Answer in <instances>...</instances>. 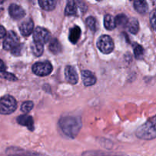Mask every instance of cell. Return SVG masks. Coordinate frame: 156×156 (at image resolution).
Instances as JSON below:
<instances>
[{
    "label": "cell",
    "instance_id": "6da1fadb",
    "mask_svg": "<svg viewBox=\"0 0 156 156\" xmlns=\"http://www.w3.org/2000/svg\"><path fill=\"white\" fill-rule=\"evenodd\" d=\"M59 125L61 130L66 136L71 139H74L80 131L82 121L79 117L64 116L59 120Z\"/></svg>",
    "mask_w": 156,
    "mask_h": 156
},
{
    "label": "cell",
    "instance_id": "7a4b0ae2",
    "mask_svg": "<svg viewBox=\"0 0 156 156\" xmlns=\"http://www.w3.org/2000/svg\"><path fill=\"white\" fill-rule=\"evenodd\" d=\"M136 133V136L141 140H150L156 138V116L140 126Z\"/></svg>",
    "mask_w": 156,
    "mask_h": 156
},
{
    "label": "cell",
    "instance_id": "3957f363",
    "mask_svg": "<svg viewBox=\"0 0 156 156\" xmlns=\"http://www.w3.org/2000/svg\"><path fill=\"white\" fill-rule=\"evenodd\" d=\"M17 101L12 96L5 95L1 98L0 101V112L2 114H10L15 112L17 109Z\"/></svg>",
    "mask_w": 156,
    "mask_h": 156
},
{
    "label": "cell",
    "instance_id": "277c9868",
    "mask_svg": "<svg viewBox=\"0 0 156 156\" xmlns=\"http://www.w3.org/2000/svg\"><path fill=\"white\" fill-rule=\"evenodd\" d=\"M97 47L105 54H109L114 50V43L109 35H102L97 41Z\"/></svg>",
    "mask_w": 156,
    "mask_h": 156
},
{
    "label": "cell",
    "instance_id": "5b68a950",
    "mask_svg": "<svg viewBox=\"0 0 156 156\" xmlns=\"http://www.w3.org/2000/svg\"><path fill=\"white\" fill-rule=\"evenodd\" d=\"M32 71L38 76H47L53 71V66L49 61L37 62L32 66Z\"/></svg>",
    "mask_w": 156,
    "mask_h": 156
},
{
    "label": "cell",
    "instance_id": "8992f818",
    "mask_svg": "<svg viewBox=\"0 0 156 156\" xmlns=\"http://www.w3.org/2000/svg\"><path fill=\"white\" fill-rule=\"evenodd\" d=\"M34 41L44 45L50 42L51 40V34L46 28L42 27H37L33 33Z\"/></svg>",
    "mask_w": 156,
    "mask_h": 156
},
{
    "label": "cell",
    "instance_id": "52a82bcc",
    "mask_svg": "<svg viewBox=\"0 0 156 156\" xmlns=\"http://www.w3.org/2000/svg\"><path fill=\"white\" fill-rule=\"evenodd\" d=\"M19 44V38L18 35L13 30H10L8 32L7 35L3 41L2 47L4 50L12 51L15 47H16Z\"/></svg>",
    "mask_w": 156,
    "mask_h": 156
},
{
    "label": "cell",
    "instance_id": "ba28073f",
    "mask_svg": "<svg viewBox=\"0 0 156 156\" xmlns=\"http://www.w3.org/2000/svg\"><path fill=\"white\" fill-rule=\"evenodd\" d=\"M65 77L67 82L72 85H76L79 82V76L76 68L72 66H67L65 69Z\"/></svg>",
    "mask_w": 156,
    "mask_h": 156
},
{
    "label": "cell",
    "instance_id": "9c48e42d",
    "mask_svg": "<svg viewBox=\"0 0 156 156\" xmlns=\"http://www.w3.org/2000/svg\"><path fill=\"white\" fill-rule=\"evenodd\" d=\"M9 12L10 16L15 20L21 19L25 15V12L22 9V7L15 3H12L9 5Z\"/></svg>",
    "mask_w": 156,
    "mask_h": 156
},
{
    "label": "cell",
    "instance_id": "30bf717a",
    "mask_svg": "<svg viewBox=\"0 0 156 156\" xmlns=\"http://www.w3.org/2000/svg\"><path fill=\"white\" fill-rule=\"evenodd\" d=\"M34 24L31 18H27L24 21H23L19 26V30L21 35L24 37H27L33 32Z\"/></svg>",
    "mask_w": 156,
    "mask_h": 156
},
{
    "label": "cell",
    "instance_id": "8fae6325",
    "mask_svg": "<svg viewBox=\"0 0 156 156\" xmlns=\"http://www.w3.org/2000/svg\"><path fill=\"white\" fill-rule=\"evenodd\" d=\"M17 122L18 124L21 126H24L30 131H33L34 129V124L33 117L27 114L21 115L17 118Z\"/></svg>",
    "mask_w": 156,
    "mask_h": 156
},
{
    "label": "cell",
    "instance_id": "7c38bea8",
    "mask_svg": "<svg viewBox=\"0 0 156 156\" xmlns=\"http://www.w3.org/2000/svg\"><path fill=\"white\" fill-rule=\"evenodd\" d=\"M82 82L85 86H91L94 85L97 82L96 76L88 70H83L82 71Z\"/></svg>",
    "mask_w": 156,
    "mask_h": 156
},
{
    "label": "cell",
    "instance_id": "4fadbf2b",
    "mask_svg": "<svg viewBox=\"0 0 156 156\" xmlns=\"http://www.w3.org/2000/svg\"><path fill=\"white\" fill-rule=\"evenodd\" d=\"M81 34H82V30L79 26H74L70 29L69 34V39L70 42L73 44H76L78 42L81 37Z\"/></svg>",
    "mask_w": 156,
    "mask_h": 156
},
{
    "label": "cell",
    "instance_id": "5bb4252c",
    "mask_svg": "<svg viewBox=\"0 0 156 156\" xmlns=\"http://www.w3.org/2000/svg\"><path fill=\"white\" fill-rule=\"evenodd\" d=\"M134 9L137 11V12L141 15H146L149 10V6L146 1H141V0H136L133 2Z\"/></svg>",
    "mask_w": 156,
    "mask_h": 156
},
{
    "label": "cell",
    "instance_id": "9a60e30c",
    "mask_svg": "<svg viewBox=\"0 0 156 156\" xmlns=\"http://www.w3.org/2000/svg\"><path fill=\"white\" fill-rule=\"evenodd\" d=\"M49 50L53 54H59L62 50V46L56 38H52L49 42Z\"/></svg>",
    "mask_w": 156,
    "mask_h": 156
},
{
    "label": "cell",
    "instance_id": "2e32d148",
    "mask_svg": "<svg viewBox=\"0 0 156 156\" xmlns=\"http://www.w3.org/2000/svg\"><path fill=\"white\" fill-rule=\"evenodd\" d=\"M104 24H105V27L107 30H114L117 27L115 18L114 16H112L111 15L107 14L105 16V18H104Z\"/></svg>",
    "mask_w": 156,
    "mask_h": 156
},
{
    "label": "cell",
    "instance_id": "e0dca14e",
    "mask_svg": "<svg viewBox=\"0 0 156 156\" xmlns=\"http://www.w3.org/2000/svg\"><path fill=\"white\" fill-rule=\"evenodd\" d=\"M77 14V5L74 1H68L65 8V15L67 16L76 15Z\"/></svg>",
    "mask_w": 156,
    "mask_h": 156
},
{
    "label": "cell",
    "instance_id": "ac0fdd59",
    "mask_svg": "<svg viewBox=\"0 0 156 156\" xmlns=\"http://www.w3.org/2000/svg\"><path fill=\"white\" fill-rule=\"evenodd\" d=\"M41 9L46 11H52L56 8V2L53 0H39L38 1Z\"/></svg>",
    "mask_w": 156,
    "mask_h": 156
},
{
    "label": "cell",
    "instance_id": "d6986e66",
    "mask_svg": "<svg viewBox=\"0 0 156 156\" xmlns=\"http://www.w3.org/2000/svg\"><path fill=\"white\" fill-rule=\"evenodd\" d=\"M116 24L119 27H127L128 23H129V19L127 16L124 14H119L115 18Z\"/></svg>",
    "mask_w": 156,
    "mask_h": 156
},
{
    "label": "cell",
    "instance_id": "ffe728a7",
    "mask_svg": "<svg viewBox=\"0 0 156 156\" xmlns=\"http://www.w3.org/2000/svg\"><path fill=\"white\" fill-rule=\"evenodd\" d=\"M128 30L133 34H136L140 30V24L136 18H132L128 23Z\"/></svg>",
    "mask_w": 156,
    "mask_h": 156
},
{
    "label": "cell",
    "instance_id": "44dd1931",
    "mask_svg": "<svg viewBox=\"0 0 156 156\" xmlns=\"http://www.w3.org/2000/svg\"><path fill=\"white\" fill-rule=\"evenodd\" d=\"M31 52L35 56H41L44 53V45L34 41L30 45Z\"/></svg>",
    "mask_w": 156,
    "mask_h": 156
},
{
    "label": "cell",
    "instance_id": "7402d4cb",
    "mask_svg": "<svg viewBox=\"0 0 156 156\" xmlns=\"http://www.w3.org/2000/svg\"><path fill=\"white\" fill-rule=\"evenodd\" d=\"M133 53L134 56L136 59H142L144 56V49L143 46L137 43H134L133 44Z\"/></svg>",
    "mask_w": 156,
    "mask_h": 156
},
{
    "label": "cell",
    "instance_id": "603a6c76",
    "mask_svg": "<svg viewBox=\"0 0 156 156\" xmlns=\"http://www.w3.org/2000/svg\"><path fill=\"white\" fill-rule=\"evenodd\" d=\"M86 24L87 26L88 27V28H89L91 31H96V29H97V21H96V19L94 17H88V18H86Z\"/></svg>",
    "mask_w": 156,
    "mask_h": 156
},
{
    "label": "cell",
    "instance_id": "cb8c5ba5",
    "mask_svg": "<svg viewBox=\"0 0 156 156\" xmlns=\"http://www.w3.org/2000/svg\"><path fill=\"white\" fill-rule=\"evenodd\" d=\"M34 108V103L30 101H24V103L21 105V110L23 113L27 114V113L30 112Z\"/></svg>",
    "mask_w": 156,
    "mask_h": 156
},
{
    "label": "cell",
    "instance_id": "d4e9b609",
    "mask_svg": "<svg viewBox=\"0 0 156 156\" xmlns=\"http://www.w3.org/2000/svg\"><path fill=\"white\" fill-rule=\"evenodd\" d=\"M1 73H2V77L7 79V80L12 81V82H15V81L18 80V78H17L15 75L12 74V73H8V72H5V71Z\"/></svg>",
    "mask_w": 156,
    "mask_h": 156
},
{
    "label": "cell",
    "instance_id": "484cf974",
    "mask_svg": "<svg viewBox=\"0 0 156 156\" xmlns=\"http://www.w3.org/2000/svg\"><path fill=\"white\" fill-rule=\"evenodd\" d=\"M23 47H24L23 44H20L19 45L17 46L16 47H15V48L12 50V53L13 55H15V56H21V52H22L23 50Z\"/></svg>",
    "mask_w": 156,
    "mask_h": 156
},
{
    "label": "cell",
    "instance_id": "4316f807",
    "mask_svg": "<svg viewBox=\"0 0 156 156\" xmlns=\"http://www.w3.org/2000/svg\"><path fill=\"white\" fill-rule=\"evenodd\" d=\"M150 22L152 27L156 31V11H153L150 15Z\"/></svg>",
    "mask_w": 156,
    "mask_h": 156
},
{
    "label": "cell",
    "instance_id": "83f0119b",
    "mask_svg": "<svg viewBox=\"0 0 156 156\" xmlns=\"http://www.w3.org/2000/svg\"><path fill=\"white\" fill-rule=\"evenodd\" d=\"M0 35H1V38L2 39V38L5 37H6V30L5 29V27H3L2 25L1 26V34H0Z\"/></svg>",
    "mask_w": 156,
    "mask_h": 156
},
{
    "label": "cell",
    "instance_id": "f1b7e54d",
    "mask_svg": "<svg viewBox=\"0 0 156 156\" xmlns=\"http://www.w3.org/2000/svg\"><path fill=\"white\" fill-rule=\"evenodd\" d=\"M5 66L4 62L2 60H1V73L5 72Z\"/></svg>",
    "mask_w": 156,
    "mask_h": 156
}]
</instances>
